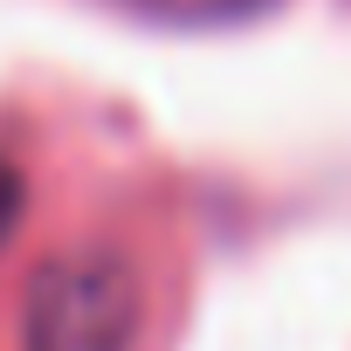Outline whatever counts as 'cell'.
<instances>
[{
	"instance_id": "6da1fadb",
	"label": "cell",
	"mask_w": 351,
	"mask_h": 351,
	"mask_svg": "<svg viewBox=\"0 0 351 351\" xmlns=\"http://www.w3.org/2000/svg\"><path fill=\"white\" fill-rule=\"evenodd\" d=\"M145 324V296L131 262L104 248H76L35 269L21 310V351H131Z\"/></svg>"
},
{
	"instance_id": "7a4b0ae2",
	"label": "cell",
	"mask_w": 351,
	"mask_h": 351,
	"mask_svg": "<svg viewBox=\"0 0 351 351\" xmlns=\"http://www.w3.org/2000/svg\"><path fill=\"white\" fill-rule=\"evenodd\" d=\"M124 8H138L152 21H172V28H234V21L269 14L276 0H124Z\"/></svg>"
},
{
	"instance_id": "3957f363",
	"label": "cell",
	"mask_w": 351,
	"mask_h": 351,
	"mask_svg": "<svg viewBox=\"0 0 351 351\" xmlns=\"http://www.w3.org/2000/svg\"><path fill=\"white\" fill-rule=\"evenodd\" d=\"M14 221H21V172H14L8 158H0V248H8Z\"/></svg>"
}]
</instances>
